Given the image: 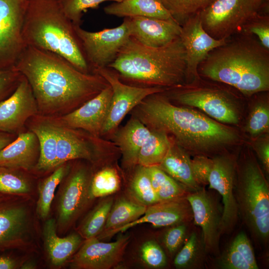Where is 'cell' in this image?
Here are the masks:
<instances>
[{"instance_id": "obj_1", "label": "cell", "mask_w": 269, "mask_h": 269, "mask_svg": "<svg viewBox=\"0 0 269 269\" xmlns=\"http://www.w3.org/2000/svg\"><path fill=\"white\" fill-rule=\"evenodd\" d=\"M14 67L29 82L43 115L71 112L109 86L99 74L83 73L61 55L30 46Z\"/></svg>"}, {"instance_id": "obj_2", "label": "cell", "mask_w": 269, "mask_h": 269, "mask_svg": "<svg viewBox=\"0 0 269 269\" xmlns=\"http://www.w3.org/2000/svg\"><path fill=\"white\" fill-rule=\"evenodd\" d=\"M163 92L146 97L131 112L132 116L150 130L170 135L180 146L197 155H206L238 140L235 130L193 110L175 105Z\"/></svg>"}, {"instance_id": "obj_3", "label": "cell", "mask_w": 269, "mask_h": 269, "mask_svg": "<svg viewBox=\"0 0 269 269\" xmlns=\"http://www.w3.org/2000/svg\"><path fill=\"white\" fill-rule=\"evenodd\" d=\"M211 51L199 75L229 85L246 96L269 90V50L254 35L239 33Z\"/></svg>"}, {"instance_id": "obj_4", "label": "cell", "mask_w": 269, "mask_h": 269, "mask_svg": "<svg viewBox=\"0 0 269 269\" xmlns=\"http://www.w3.org/2000/svg\"><path fill=\"white\" fill-rule=\"evenodd\" d=\"M108 67L130 86L168 90L186 84L185 51L180 37L158 48L144 46L130 37Z\"/></svg>"}, {"instance_id": "obj_5", "label": "cell", "mask_w": 269, "mask_h": 269, "mask_svg": "<svg viewBox=\"0 0 269 269\" xmlns=\"http://www.w3.org/2000/svg\"><path fill=\"white\" fill-rule=\"evenodd\" d=\"M22 34L25 45L58 54L85 73H92L75 24L59 0H27Z\"/></svg>"}, {"instance_id": "obj_6", "label": "cell", "mask_w": 269, "mask_h": 269, "mask_svg": "<svg viewBox=\"0 0 269 269\" xmlns=\"http://www.w3.org/2000/svg\"><path fill=\"white\" fill-rule=\"evenodd\" d=\"M235 194L239 215L255 239L267 243L269 236V186L257 161L247 159L236 168Z\"/></svg>"}, {"instance_id": "obj_7", "label": "cell", "mask_w": 269, "mask_h": 269, "mask_svg": "<svg viewBox=\"0 0 269 269\" xmlns=\"http://www.w3.org/2000/svg\"><path fill=\"white\" fill-rule=\"evenodd\" d=\"M199 81L168 89L163 93L168 99L182 105L198 108L217 122L238 124L239 115L234 94L224 88L200 85Z\"/></svg>"}, {"instance_id": "obj_8", "label": "cell", "mask_w": 269, "mask_h": 269, "mask_svg": "<svg viewBox=\"0 0 269 269\" xmlns=\"http://www.w3.org/2000/svg\"><path fill=\"white\" fill-rule=\"evenodd\" d=\"M263 0H212L198 12L204 29L216 39H228L260 13Z\"/></svg>"}, {"instance_id": "obj_9", "label": "cell", "mask_w": 269, "mask_h": 269, "mask_svg": "<svg viewBox=\"0 0 269 269\" xmlns=\"http://www.w3.org/2000/svg\"><path fill=\"white\" fill-rule=\"evenodd\" d=\"M112 88L113 94L101 137L110 139L119 128L125 116L147 96L167 89L159 87L142 88L130 86L122 82L118 73L108 67L95 70Z\"/></svg>"}, {"instance_id": "obj_10", "label": "cell", "mask_w": 269, "mask_h": 269, "mask_svg": "<svg viewBox=\"0 0 269 269\" xmlns=\"http://www.w3.org/2000/svg\"><path fill=\"white\" fill-rule=\"evenodd\" d=\"M75 29L93 73L97 69L108 67L131 37L128 23L125 18L120 25L99 31H88L79 25H75Z\"/></svg>"}, {"instance_id": "obj_11", "label": "cell", "mask_w": 269, "mask_h": 269, "mask_svg": "<svg viewBox=\"0 0 269 269\" xmlns=\"http://www.w3.org/2000/svg\"><path fill=\"white\" fill-rule=\"evenodd\" d=\"M27 0H0V69L15 66L26 47L22 30Z\"/></svg>"}, {"instance_id": "obj_12", "label": "cell", "mask_w": 269, "mask_h": 269, "mask_svg": "<svg viewBox=\"0 0 269 269\" xmlns=\"http://www.w3.org/2000/svg\"><path fill=\"white\" fill-rule=\"evenodd\" d=\"M213 160L209 188L217 191L222 197L221 233L227 234L232 231L239 218L235 194L237 165L235 160L227 155L217 156Z\"/></svg>"}, {"instance_id": "obj_13", "label": "cell", "mask_w": 269, "mask_h": 269, "mask_svg": "<svg viewBox=\"0 0 269 269\" xmlns=\"http://www.w3.org/2000/svg\"><path fill=\"white\" fill-rule=\"evenodd\" d=\"M180 38L185 51L186 84L200 80L198 66L214 49L225 44L228 39H216L203 28L197 13L182 25Z\"/></svg>"}, {"instance_id": "obj_14", "label": "cell", "mask_w": 269, "mask_h": 269, "mask_svg": "<svg viewBox=\"0 0 269 269\" xmlns=\"http://www.w3.org/2000/svg\"><path fill=\"white\" fill-rule=\"evenodd\" d=\"M186 198L191 206L195 224L201 228L205 252L218 254L222 214L218 204L203 187L190 192Z\"/></svg>"}, {"instance_id": "obj_15", "label": "cell", "mask_w": 269, "mask_h": 269, "mask_svg": "<svg viewBox=\"0 0 269 269\" xmlns=\"http://www.w3.org/2000/svg\"><path fill=\"white\" fill-rule=\"evenodd\" d=\"M130 236L122 235L115 241L105 243L96 237L86 239L74 256L71 267L78 269H109L121 261Z\"/></svg>"}, {"instance_id": "obj_16", "label": "cell", "mask_w": 269, "mask_h": 269, "mask_svg": "<svg viewBox=\"0 0 269 269\" xmlns=\"http://www.w3.org/2000/svg\"><path fill=\"white\" fill-rule=\"evenodd\" d=\"M112 94L109 85L80 107L57 120L68 128L82 130L94 136L101 137Z\"/></svg>"}, {"instance_id": "obj_17", "label": "cell", "mask_w": 269, "mask_h": 269, "mask_svg": "<svg viewBox=\"0 0 269 269\" xmlns=\"http://www.w3.org/2000/svg\"><path fill=\"white\" fill-rule=\"evenodd\" d=\"M38 112L31 87L23 76L11 95L0 102V131L16 132Z\"/></svg>"}, {"instance_id": "obj_18", "label": "cell", "mask_w": 269, "mask_h": 269, "mask_svg": "<svg viewBox=\"0 0 269 269\" xmlns=\"http://www.w3.org/2000/svg\"><path fill=\"white\" fill-rule=\"evenodd\" d=\"M192 219L191 207L186 197L158 202L147 206L145 213L137 220L103 234L101 236H111L143 223H149L154 227L159 228L186 224Z\"/></svg>"}, {"instance_id": "obj_19", "label": "cell", "mask_w": 269, "mask_h": 269, "mask_svg": "<svg viewBox=\"0 0 269 269\" xmlns=\"http://www.w3.org/2000/svg\"><path fill=\"white\" fill-rule=\"evenodd\" d=\"M131 37L149 47L164 46L180 37L181 26L174 20L142 16L125 17Z\"/></svg>"}, {"instance_id": "obj_20", "label": "cell", "mask_w": 269, "mask_h": 269, "mask_svg": "<svg viewBox=\"0 0 269 269\" xmlns=\"http://www.w3.org/2000/svg\"><path fill=\"white\" fill-rule=\"evenodd\" d=\"M90 177L87 170L79 168L69 176L61 190L58 205V223L60 227L70 224L90 198Z\"/></svg>"}, {"instance_id": "obj_21", "label": "cell", "mask_w": 269, "mask_h": 269, "mask_svg": "<svg viewBox=\"0 0 269 269\" xmlns=\"http://www.w3.org/2000/svg\"><path fill=\"white\" fill-rule=\"evenodd\" d=\"M39 155V144L31 131L20 134L0 151V168L29 169L36 165Z\"/></svg>"}, {"instance_id": "obj_22", "label": "cell", "mask_w": 269, "mask_h": 269, "mask_svg": "<svg viewBox=\"0 0 269 269\" xmlns=\"http://www.w3.org/2000/svg\"><path fill=\"white\" fill-rule=\"evenodd\" d=\"M151 132L139 120L132 116L127 124L111 136L110 139L119 147L125 167L137 165L139 152Z\"/></svg>"}, {"instance_id": "obj_23", "label": "cell", "mask_w": 269, "mask_h": 269, "mask_svg": "<svg viewBox=\"0 0 269 269\" xmlns=\"http://www.w3.org/2000/svg\"><path fill=\"white\" fill-rule=\"evenodd\" d=\"M157 166L191 192L202 187L195 180L188 151L172 139L166 155Z\"/></svg>"}, {"instance_id": "obj_24", "label": "cell", "mask_w": 269, "mask_h": 269, "mask_svg": "<svg viewBox=\"0 0 269 269\" xmlns=\"http://www.w3.org/2000/svg\"><path fill=\"white\" fill-rule=\"evenodd\" d=\"M56 227L55 219L46 220L43 226V235L45 247L51 263L59 266L76 252L82 241L80 236L75 233L64 238L58 237Z\"/></svg>"}, {"instance_id": "obj_25", "label": "cell", "mask_w": 269, "mask_h": 269, "mask_svg": "<svg viewBox=\"0 0 269 269\" xmlns=\"http://www.w3.org/2000/svg\"><path fill=\"white\" fill-rule=\"evenodd\" d=\"M26 221L24 208L5 201L0 203V250L18 243L25 229Z\"/></svg>"}, {"instance_id": "obj_26", "label": "cell", "mask_w": 269, "mask_h": 269, "mask_svg": "<svg viewBox=\"0 0 269 269\" xmlns=\"http://www.w3.org/2000/svg\"><path fill=\"white\" fill-rule=\"evenodd\" d=\"M104 11L108 15L120 17L142 16L174 20L160 0H122L105 6Z\"/></svg>"}, {"instance_id": "obj_27", "label": "cell", "mask_w": 269, "mask_h": 269, "mask_svg": "<svg viewBox=\"0 0 269 269\" xmlns=\"http://www.w3.org/2000/svg\"><path fill=\"white\" fill-rule=\"evenodd\" d=\"M223 269H258L254 251L244 232L239 233L232 241L219 261Z\"/></svg>"}, {"instance_id": "obj_28", "label": "cell", "mask_w": 269, "mask_h": 269, "mask_svg": "<svg viewBox=\"0 0 269 269\" xmlns=\"http://www.w3.org/2000/svg\"><path fill=\"white\" fill-rule=\"evenodd\" d=\"M31 131L36 134L39 144V155L35 166L37 169L48 170L56 167L57 141L52 121L34 124Z\"/></svg>"}, {"instance_id": "obj_29", "label": "cell", "mask_w": 269, "mask_h": 269, "mask_svg": "<svg viewBox=\"0 0 269 269\" xmlns=\"http://www.w3.org/2000/svg\"><path fill=\"white\" fill-rule=\"evenodd\" d=\"M147 168L159 202L186 197L191 192L158 166Z\"/></svg>"}, {"instance_id": "obj_30", "label": "cell", "mask_w": 269, "mask_h": 269, "mask_svg": "<svg viewBox=\"0 0 269 269\" xmlns=\"http://www.w3.org/2000/svg\"><path fill=\"white\" fill-rule=\"evenodd\" d=\"M151 131L150 136L141 147L138 156L137 165L145 167L158 166L166 155L171 143L170 137L165 133L155 130Z\"/></svg>"}, {"instance_id": "obj_31", "label": "cell", "mask_w": 269, "mask_h": 269, "mask_svg": "<svg viewBox=\"0 0 269 269\" xmlns=\"http://www.w3.org/2000/svg\"><path fill=\"white\" fill-rule=\"evenodd\" d=\"M146 206L122 199L112 206L103 230L104 233L132 222L145 213Z\"/></svg>"}, {"instance_id": "obj_32", "label": "cell", "mask_w": 269, "mask_h": 269, "mask_svg": "<svg viewBox=\"0 0 269 269\" xmlns=\"http://www.w3.org/2000/svg\"><path fill=\"white\" fill-rule=\"evenodd\" d=\"M68 170V167L67 165L61 164L40 183L36 207L37 213L40 218L45 219L47 217L56 188L64 177Z\"/></svg>"}, {"instance_id": "obj_33", "label": "cell", "mask_w": 269, "mask_h": 269, "mask_svg": "<svg viewBox=\"0 0 269 269\" xmlns=\"http://www.w3.org/2000/svg\"><path fill=\"white\" fill-rule=\"evenodd\" d=\"M204 251L202 238L201 240L197 233L193 232L176 256L174 265L180 269L196 268L203 261Z\"/></svg>"}, {"instance_id": "obj_34", "label": "cell", "mask_w": 269, "mask_h": 269, "mask_svg": "<svg viewBox=\"0 0 269 269\" xmlns=\"http://www.w3.org/2000/svg\"><path fill=\"white\" fill-rule=\"evenodd\" d=\"M120 185V178L117 169L106 166L98 171L90 181V198L105 197L116 192Z\"/></svg>"}, {"instance_id": "obj_35", "label": "cell", "mask_w": 269, "mask_h": 269, "mask_svg": "<svg viewBox=\"0 0 269 269\" xmlns=\"http://www.w3.org/2000/svg\"><path fill=\"white\" fill-rule=\"evenodd\" d=\"M137 165L131 180V192L139 204L147 207L159 201L152 187L147 167Z\"/></svg>"}, {"instance_id": "obj_36", "label": "cell", "mask_w": 269, "mask_h": 269, "mask_svg": "<svg viewBox=\"0 0 269 269\" xmlns=\"http://www.w3.org/2000/svg\"><path fill=\"white\" fill-rule=\"evenodd\" d=\"M113 205L112 199L102 201L88 215L80 228V233L86 239L94 237L103 230Z\"/></svg>"}, {"instance_id": "obj_37", "label": "cell", "mask_w": 269, "mask_h": 269, "mask_svg": "<svg viewBox=\"0 0 269 269\" xmlns=\"http://www.w3.org/2000/svg\"><path fill=\"white\" fill-rule=\"evenodd\" d=\"M212 0H160L173 19L182 25L188 19L206 6Z\"/></svg>"}, {"instance_id": "obj_38", "label": "cell", "mask_w": 269, "mask_h": 269, "mask_svg": "<svg viewBox=\"0 0 269 269\" xmlns=\"http://www.w3.org/2000/svg\"><path fill=\"white\" fill-rule=\"evenodd\" d=\"M67 16L75 25L82 23L83 13L89 8H96L106 1L120 2L122 0H59Z\"/></svg>"}, {"instance_id": "obj_39", "label": "cell", "mask_w": 269, "mask_h": 269, "mask_svg": "<svg viewBox=\"0 0 269 269\" xmlns=\"http://www.w3.org/2000/svg\"><path fill=\"white\" fill-rule=\"evenodd\" d=\"M269 108L267 103H258L251 112L246 125L247 132L253 137L268 131Z\"/></svg>"}, {"instance_id": "obj_40", "label": "cell", "mask_w": 269, "mask_h": 269, "mask_svg": "<svg viewBox=\"0 0 269 269\" xmlns=\"http://www.w3.org/2000/svg\"><path fill=\"white\" fill-rule=\"evenodd\" d=\"M241 32L256 35L263 46L269 50V15L257 13L243 26Z\"/></svg>"}, {"instance_id": "obj_41", "label": "cell", "mask_w": 269, "mask_h": 269, "mask_svg": "<svg viewBox=\"0 0 269 269\" xmlns=\"http://www.w3.org/2000/svg\"><path fill=\"white\" fill-rule=\"evenodd\" d=\"M29 185L27 181L17 174L0 168V193L22 194L28 192Z\"/></svg>"}, {"instance_id": "obj_42", "label": "cell", "mask_w": 269, "mask_h": 269, "mask_svg": "<svg viewBox=\"0 0 269 269\" xmlns=\"http://www.w3.org/2000/svg\"><path fill=\"white\" fill-rule=\"evenodd\" d=\"M140 251L142 262L148 267L158 269L166 266L167 260L165 254L155 241L149 240L144 242Z\"/></svg>"}, {"instance_id": "obj_43", "label": "cell", "mask_w": 269, "mask_h": 269, "mask_svg": "<svg viewBox=\"0 0 269 269\" xmlns=\"http://www.w3.org/2000/svg\"><path fill=\"white\" fill-rule=\"evenodd\" d=\"M213 163V158L204 155H196L191 159L193 175L196 182L200 187L208 184Z\"/></svg>"}, {"instance_id": "obj_44", "label": "cell", "mask_w": 269, "mask_h": 269, "mask_svg": "<svg viewBox=\"0 0 269 269\" xmlns=\"http://www.w3.org/2000/svg\"><path fill=\"white\" fill-rule=\"evenodd\" d=\"M186 234L185 224L174 225L167 231L163 241L165 248L170 254H174L181 246L186 239Z\"/></svg>"}, {"instance_id": "obj_45", "label": "cell", "mask_w": 269, "mask_h": 269, "mask_svg": "<svg viewBox=\"0 0 269 269\" xmlns=\"http://www.w3.org/2000/svg\"><path fill=\"white\" fill-rule=\"evenodd\" d=\"M23 75L14 67L0 69V102L8 94L13 92Z\"/></svg>"}, {"instance_id": "obj_46", "label": "cell", "mask_w": 269, "mask_h": 269, "mask_svg": "<svg viewBox=\"0 0 269 269\" xmlns=\"http://www.w3.org/2000/svg\"><path fill=\"white\" fill-rule=\"evenodd\" d=\"M257 153L267 173H269V142L266 138L259 141L256 147Z\"/></svg>"}, {"instance_id": "obj_47", "label": "cell", "mask_w": 269, "mask_h": 269, "mask_svg": "<svg viewBox=\"0 0 269 269\" xmlns=\"http://www.w3.org/2000/svg\"><path fill=\"white\" fill-rule=\"evenodd\" d=\"M17 267V263L9 256H0V269H13Z\"/></svg>"}, {"instance_id": "obj_48", "label": "cell", "mask_w": 269, "mask_h": 269, "mask_svg": "<svg viewBox=\"0 0 269 269\" xmlns=\"http://www.w3.org/2000/svg\"><path fill=\"white\" fill-rule=\"evenodd\" d=\"M12 141L13 138L9 134L0 131V151Z\"/></svg>"}, {"instance_id": "obj_49", "label": "cell", "mask_w": 269, "mask_h": 269, "mask_svg": "<svg viewBox=\"0 0 269 269\" xmlns=\"http://www.w3.org/2000/svg\"><path fill=\"white\" fill-rule=\"evenodd\" d=\"M35 266L33 262H28L23 264L21 266L22 269H32L35 268Z\"/></svg>"}, {"instance_id": "obj_50", "label": "cell", "mask_w": 269, "mask_h": 269, "mask_svg": "<svg viewBox=\"0 0 269 269\" xmlns=\"http://www.w3.org/2000/svg\"><path fill=\"white\" fill-rule=\"evenodd\" d=\"M4 201H5V199H4V197L2 195H1V193H0V203Z\"/></svg>"}]
</instances>
